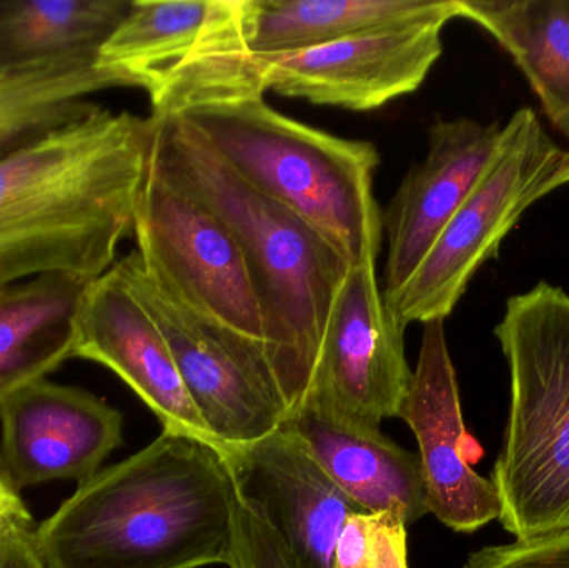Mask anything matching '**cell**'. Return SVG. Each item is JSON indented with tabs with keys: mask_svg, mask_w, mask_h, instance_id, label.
I'll list each match as a JSON object with an SVG mask.
<instances>
[{
	"mask_svg": "<svg viewBox=\"0 0 569 568\" xmlns=\"http://www.w3.org/2000/svg\"><path fill=\"white\" fill-rule=\"evenodd\" d=\"M150 142V119L99 106L0 157V289L103 276L133 233Z\"/></svg>",
	"mask_w": 569,
	"mask_h": 568,
	"instance_id": "1",
	"label": "cell"
},
{
	"mask_svg": "<svg viewBox=\"0 0 569 568\" xmlns=\"http://www.w3.org/2000/svg\"><path fill=\"white\" fill-rule=\"evenodd\" d=\"M239 500L226 449L163 430L80 484L33 546L47 568L229 566Z\"/></svg>",
	"mask_w": 569,
	"mask_h": 568,
	"instance_id": "2",
	"label": "cell"
},
{
	"mask_svg": "<svg viewBox=\"0 0 569 568\" xmlns=\"http://www.w3.org/2000/svg\"><path fill=\"white\" fill-rule=\"evenodd\" d=\"M149 119V166L209 207L242 250L262 309L267 353L293 416L307 402L350 266L300 217L240 179L180 117Z\"/></svg>",
	"mask_w": 569,
	"mask_h": 568,
	"instance_id": "3",
	"label": "cell"
},
{
	"mask_svg": "<svg viewBox=\"0 0 569 568\" xmlns=\"http://www.w3.org/2000/svg\"><path fill=\"white\" fill-rule=\"evenodd\" d=\"M266 93L207 100L180 112L247 183L307 222L348 266L377 262L383 212L373 193L377 147L297 122Z\"/></svg>",
	"mask_w": 569,
	"mask_h": 568,
	"instance_id": "4",
	"label": "cell"
},
{
	"mask_svg": "<svg viewBox=\"0 0 569 568\" xmlns=\"http://www.w3.org/2000/svg\"><path fill=\"white\" fill-rule=\"evenodd\" d=\"M495 336L510 416L493 467L501 527L517 540L569 530V293L540 282L510 297Z\"/></svg>",
	"mask_w": 569,
	"mask_h": 568,
	"instance_id": "5",
	"label": "cell"
},
{
	"mask_svg": "<svg viewBox=\"0 0 569 568\" xmlns=\"http://www.w3.org/2000/svg\"><path fill=\"white\" fill-rule=\"evenodd\" d=\"M567 183L568 150L545 132L533 110H517L501 129L483 176L423 262L401 289L383 297L391 316L405 327L447 319L523 213Z\"/></svg>",
	"mask_w": 569,
	"mask_h": 568,
	"instance_id": "6",
	"label": "cell"
},
{
	"mask_svg": "<svg viewBox=\"0 0 569 568\" xmlns=\"http://www.w3.org/2000/svg\"><path fill=\"white\" fill-rule=\"evenodd\" d=\"M130 287L162 330L187 392L223 449L259 442L291 412L266 343L170 299L133 250L119 260Z\"/></svg>",
	"mask_w": 569,
	"mask_h": 568,
	"instance_id": "7",
	"label": "cell"
},
{
	"mask_svg": "<svg viewBox=\"0 0 569 568\" xmlns=\"http://www.w3.org/2000/svg\"><path fill=\"white\" fill-rule=\"evenodd\" d=\"M133 236L147 276L170 299L266 343L259 297L236 237L209 207L150 166Z\"/></svg>",
	"mask_w": 569,
	"mask_h": 568,
	"instance_id": "8",
	"label": "cell"
},
{
	"mask_svg": "<svg viewBox=\"0 0 569 568\" xmlns=\"http://www.w3.org/2000/svg\"><path fill=\"white\" fill-rule=\"evenodd\" d=\"M242 0H132L96 66L149 93L152 110L242 66Z\"/></svg>",
	"mask_w": 569,
	"mask_h": 568,
	"instance_id": "9",
	"label": "cell"
},
{
	"mask_svg": "<svg viewBox=\"0 0 569 568\" xmlns=\"http://www.w3.org/2000/svg\"><path fill=\"white\" fill-rule=\"evenodd\" d=\"M405 330L385 306L377 262L350 267L335 299L303 407L370 430L400 417L413 379Z\"/></svg>",
	"mask_w": 569,
	"mask_h": 568,
	"instance_id": "10",
	"label": "cell"
},
{
	"mask_svg": "<svg viewBox=\"0 0 569 568\" xmlns=\"http://www.w3.org/2000/svg\"><path fill=\"white\" fill-rule=\"evenodd\" d=\"M457 0L427 19L371 30L331 46L259 60L266 92L340 109H380L420 89L443 52L445 26Z\"/></svg>",
	"mask_w": 569,
	"mask_h": 568,
	"instance_id": "11",
	"label": "cell"
},
{
	"mask_svg": "<svg viewBox=\"0 0 569 568\" xmlns=\"http://www.w3.org/2000/svg\"><path fill=\"white\" fill-rule=\"evenodd\" d=\"M0 476L20 492L96 476L122 446L123 417L87 390L43 379L0 402Z\"/></svg>",
	"mask_w": 569,
	"mask_h": 568,
	"instance_id": "12",
	"label": "cell"
},
{
	"mask_svg": "<svg viewBox=\"0 0 569 568\" xmlns=\"http://www.w3.org/2000/svg\"><path fill=\"white\" fill-rule=\"evenodd\" d=\"M400 419L417 437L430 514L458 534L477 532L497 520V487L470 466V437L445 320L423 323L420 357Z\"/></svg>",
	"mask_w": 569,
	"mask_h": 568,
	"instance_id": "13",
	"label": "cell"
},
{
	"mask_svg": "<svg viewBox=\"0 0 569 568\" xmlns=\"http://www.w3.org/2000/svg\"><path fill=\"white\" fill-rule=\"evenodd\" d=\"M73 357L117 373L156 413L163 430L219 446L187 392L162 330L133 292L119 262L87 287Z\"/></svg>",
	"mask_w": 569,
	"mask_h": 568,
	"instance_id": "14",
	"label": "cell"
},
{
	"mask_svg": "<svg viewBox=\"0 0 569 568\" xmlns=\"http://www.w3.org/2000/svg\"><path fill=\"white\" fill-rule=\"evenodd\" d=\"M240 499L307 568H331L348 517L365 512L325 472L287 422L259 442L227 450Z\"/></svg>",
	"mask_w": 569,
	"mask_h": 568,
	"instance_id": "15",
	"label": "cell"
},
{
	"mask_svg": "<svg viewBox=\"0 0 569 568\" xmlns=\"http://www.w3.org/2000/svg\"><path fill=\"white\" fill-rule=\"evenodd\" d=\"M501 127L473 119L438 120L423 162L408 172L383 212L388 253L383 297L407 283L490 163Z\"/></svg>",
	"mask_w": 569,
	"mask_h": 568,
	"instance_id": "16",
	"label": "cell"
},
{
	"mask_svg": "<svg viewBox=\"0 0 569 568\" xmlns=\"http://www.w3.org/2000/svg\"><path fill=\"white\" fill-rule=\"evenodd\" d=\"M287 426L365 512L397 514L407 527L430 514L420 457L381 430L350 426L308 407Z\"/></svg>",
	"mask_w": 569,
	"mask_h": 568,
	"instance_id": "17",
	"label": "cell"
},
{
	"mask_svg": "<svg viewBox=\"0 0 569 568\" xmlns=\"http://www.w3.org/2000/svg\"><path fill=\"white\" fill-rule=\"evenodd\" d=\"M90 282L47 273L0 289V402L72 359Z\"/></svg>",
	"mask_w": 569,
	"mask_h": 568,
	"instance_id": "18",
	"label": "cell"
},
{
	"mask_svg": "<svg viewBox=\"0 0 569 568\" xmlns=\"http://www.w3.org/2000/svg\"><path fill=\"white\" fill-rule=\"evenodd\" d=\"M448 0H242L247 52L259 60L331 46L340 40L427 19Z\"/></svg>",
	"mask_w": 569,
	"mask_h": 568,
	"instance_id": "19",
	"label": "cell"
},
{
	"mask_svg": "<svg viewBox=\"0 0 569 568\" xmlns=\"http://www.w3.org/2000/svg\"><path fill=\"white\" fill-rule=\"evenodd\" d=\"M513 57L550 122L569 139V0H457Z\"/></svg>",
	"mask_w": 569,
	"mask_h": 568,
	"instance_id": "20",
	"label": "cell"
},
{
	"mask_svg": "<svg viewBox=\"0 0 569 568\" xmlns=\"http://www.w3.org/2000/svg\"><path fill=\"white\" fill-rule=\"evenodd\" d=\"M132 0H0V72L97 59Z\"/></svg>",
	"mask_w": 569,
	"mask_h": 568,
	"instance_id": "21",
	"label": "cell"
},
{
	"mask_svg": "<svg viewBox=\"0 0 569 568\" xmlns=\"http://www.w3.org/2000/svg\"><path fill=\"white\" fill-rule=\"evenodd\" d=\"M122 83L96 59H63L0 72V157L82 119L99 107L90 97Z\"/></svg>",
	"mask_w": 569,
	"mask_h": 568,
	"instance_id": "22",
	"label": "cell"
},
{
	"mask_svg": "<svg viewBox=\"0 0 569 568\" xmlns=\"http://www.w3.org/2000/svg\"><path fill=\"white\" fill-rule=\"evenodd\" d=\"M407 539V524L397 514H355L338 537L331 568H408Z\"/></svg>",
	"mask_w": 569,
	"mask_h": 568,
	"instance_id": "23",
	"label": "cell"
},
{
	"mask_svg": "<svg viewBox=\"0 0 569 568\" xmlns=\"http://www.w3.org/2000/svg\"><path fill=\"white\" fill-rule=\"evenodd\" d=\"M240 497V496H239ZM229 568H307L249 504L239 500Z\"/></svg>",
	"mask_w": 569,
	"mask_h": 568,
	"instance_id": "24",
	"label": "cell"
},
{
	"mask_svg": "<svg viewBox=\"0 0 569 568\" xmlns=\"http://www.w3.org/2000/svg\"><path fill=\"white\" fill-rule=\"evenodd\" d=\"M463 568H569V530L483 547Z\"/></svg>",
	"mask_w": 569,
	"mask_h": 568,
	"instance_id": "25",
	"label": "cell"
},
{
	"mask_svg": "<svg viewBox=\"0 0 569 568\" xmlns=\"http://www.w3.org/2000/svg\"><path fill=\"white\" fill-rule=\"evenodd\" d=\"M33 519L20 492L0 476V542L33 532Z\"/></svg>",
	"mask_w": 569,
	"mask_h": 568,
	"instance_id": "26",
	"label": "cell"
},
{
	"mask_svg": "<svg viewBox=\"0 0 569 568\" xmlns=\"http://www.w3.org/2000/svg\"><path fill=\"white\" fill-rule=\"evenodd\" d=\"M0 568H47L33 546L32 532L0 542Z\"/></svg>",
	"mask_w": 569,
	"mask_h": 568,
	"instance_id": "27",
	"label": "cell"
}]
</instances>
